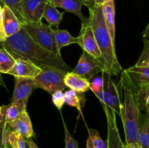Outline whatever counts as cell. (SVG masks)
Masks as SVG:
<instances>
[{
  "instance_id": "7c38bea8",
  "label": "cell",
  "mask_w": 149,
  "mask_h": 148,
  "mask_svg": "<svg viewBox=\"0 0 149 148\" xmlns=\"http://www.w3.org/2000/svg\"><path fill=\"white\" fill-rule=\"evenodd\" d=\"M104 110L107 120L108 136L107 148H125V144L122 142L119 135V129L116 124V113L109 107L102 105Z\"/></svg>"
},
{
  "instance_id": "f35d334b",
  "label": "cell",
  "mask_w": 149,
  "mask_h": 148,
  "mask_svg": "<svg viewBox=\"0 0 149 148\" xmlns=\"http://www.w3.org/2000/svg\"><path fill=\"white\" fill-rule=\"evenodd\" d=\"M1 106H0V115H1Z\"/></svg>"
},
{
  "instance_id": "f1b7e54d",
  "label": "cell",
  "mask_w": 149,
  "mask_h": 148,
  "mask_svg": "<svg viewBox=\"0 0 149 148\" xmlns=\"http://www.w3.org/2000/svg\"><path fill=\"white\" fill-rule=\"evenodd\" d=\"M61 115V118H62L63 122V126L64 132H65V148H79L78 143L77 141L75 140L72 135L70 133L69 131H68V126H66L65 120H64L62 112L60 111Z\"/></svg>"
},
{
  "instance_id": "277c9868",
  "label": "cell",
  "mask_w": 149,
  "mask_h": 148,
  "mask_svg": "<svg viewBox=\"0 0 149 148\" xmlns=\"http://www.w3.org/2000/svg\"><path fill=\"white\" fill-rule=\"evenodd\" d=\"M31 39L46 50L61 57V50L58 49L54 36L53 29L42 22H25L21 24Z\"/></svg>"
},
{
  "instance_id": "44dd1931",
  "label": "cell",
  "mask_w": 149,
  "mask_h": 148,
  "mask_svg": "<svg viewBox=\"0 0 149 148\" xmlns=\"http://www.w3.org/2000/svg\"><path fill=\"white\" fill-rule=\"evenodd\" d=\"M63 12H60L56 7L49 4L48 1L46 3L42 17H44L47 22H48L50 27L55 26L58 28L61 20H63Z\"/></svg>"
},
{
  "instance_id": "cb8c5ba5",
  "label": "cell",
  "mask_w": 149,
  "mask_h": 148,
  "mask_svg": "<svg viewBox=\"0 0 149 148\" xmlns=\"http://www.w3.org/2000/svg\"><path fill=\"white\" fill-rule=\"evenodd\" d=\"M136 98L140 110L149 111V83L140 86L136 90Z\"/></svg>"
},
{
  "instance_id": "f546056e",
  "label": "cell",
  "mask_w": 149,
  "mask_h": 148,
  "mask_svg": "<svg viewBox=\"0 0 149 148\" xmlns=\"http://www.w3.org/2000/svg\"><path fill=\"white\" fill-rule=\"evenodd\" d=\"M52 101L54 105L58 109V110L61 111V109L65 104V97H64V92L63 90H58L52 93Z\"/></svg>"
},
{
  "instance_id": "d4e9b609",
  "label": "cell",
  "mask_w": 149,
  "mask_h": 148,
  "mask_svg": "<svg viewBox=\"0 0 149 148\" xmlns=\"http://www.w3.org/2000/svg\"><path fill=\"white\" fill-rule=\"evenodd\" d=\"M26 105L17 102H11L9 105H4V108L7 123H10L17 118L22 112L26 110Z\"/></svg>"
},
{
  "instance_id": "4fadbf2b",
  "label": "cell",
  "mask_w": 149,
  "mask_h": 148,
  "mask_svg": "<svg viewBox=\"0 0 149 148\" xmlns=\"http://www.w3.org/2000/svg\"><path fill=\"white\" fill-rule=\"evenodd\" d=\"M7 126L10 130L17 132L26 139L34 136L31 120L26 110L22 112L14 120L7 123Z\"/></svg>"
},
{
  "instance_id": "ac0fdd59",
  "label": "cell",
  "mask_w": 149,
  "mask_h": 148,
  "mask_svg": "<svg viewBox=\"0 0 149 148\" xmlns=\"http://www.w3.org/2000/svg\"><path fill=\"white\" fill-rule=\"evenodd\" d=\"M105 23L109 32L112 41L115 43L116 26H115V3L114 0H111L101 6Z\"/></svg>"
},
{
  "instance_id": "e575fe53",
  "label": "cell",
  "mask_w": 149,
  "mask_h": 148,
  "mask_svg": "<svg viewBox=\"0 0 149 148\" xmlns=\"http://www.w3.org/2000/svg\"><path fill=\"white\" fill-rule=\"evenodd\" d=\"M80 1H81V3L83 4V5L87 6V8L88 9L91 8L92 7H93V6H94L93 0H80Z\"/></svg>"
},
{
  "instance_id": "83f0119b",
  "label": "cell",
  "mask_w": 149,
  "mask_h": 148,
  "mask_svg": "<svg viewBox=\"0 0 149 148\" xmlns=\"http://www.w3.org/2000/svg\"><path fill=\"white\" fill-rule=\"evenodd\" d=\"M22 1L23 0H0L1 4L7 6L13 12L15 15L17 17L21 24L23 23V18L22 16L21 10H20V4H21Z\"/></svg>"
},
{
  "instance_id": "2e32d148",
  "label": "cell",
  "mask_w": 149,
  "mask_h": 148,
  "mask_svg": "<svg viewBox=\"0 0 149 148\" xmlns=\"http://www.w3.org/2000/svg\"><path fill=\"white\" fill-rule=\"evenodd\" d=\"M90 80L79 76L73 72H67L64 77V84L70 89L78 93H85L90 89Z\"/></svg>"
},
{
  "instance_id": "ab89813d",
  "label": "cell",
  "mask_w": 149,
  "mask_h": 148,
  "mask_svg": "<svg viewBox=\"0 0 149 148\" xmlns=\"http://www.w3.org/2000/svg\"><path fill=\"white\" fill-rule=\"evenodd\" d=\"M0 5H1V2H0Z\"/></svg>"
},
{
  "instance_id": "836d02e7",
  "label": "cell",
  "mask_w": 149,
  "mask_h": 148,
  "mask_svg": "<svg viewBox=\"0 0 149 148\" xmlns=\"http://www.w3.org/2000/svg\"><path fill=\"white\" fill-rule=\"evenodd\" d=\"M93 1L94 6H95V7H101L103 4L111 1V0H93Z\"/></svg>"
},
{
  "instance_id": "8d00e7d4",
  "label": "cell",
  "mask_w": 149,
  "mask_h": 148,
  "mask_svg": "<svg viewBox=\"0 0 149 148\" xmlns=\"http://www.w3.org/2000/svg\"><path fill=\"white\" fill-rule=\"evenodd\" d=\"M125 148H141L139 145H125Z\"/></svg>"
},
{
  "instance_id": "3957f363",
  "label": "cell",
  "mask_w": 149,
  "mask_h": 148,
  "mask_svg": "<svg viewBox=\"0 0 149 148\" xmlns=\"http://www.w3.org/2000/svg\"><path fill=\"white\" fill-rule=\"evenodd\" d=\"M120 86L123 90V102L120 107V117L123 123L126 145H138V131L141 110L138 105L136 90L125 74L121 73Z\"/></svg>"
},
{
  "instance_id": "484cf974",
  "label": "cell",
  "mask_w": 149,
  "mask_h": 148,
  "mask_svg": "<svg viewBox=\"0 0 149 148\" xmlns=\"http://www.w3.org/2000/svg\"><path fill=\"white\" fill-rule=\"evenodd\" d=\"M88 131V138L86 148H107L106 142L100 137L97 130L90 129L87 126Z\"/></svg>"
},
{
  "instance_id": "4316f807",
  "label": "cell",
  "mask_w": 149,
  "mask_h": 148,
  "mask_svg": "<svg viewBox=\"0 0 149 148\" xmlns=\"http://www.w3.org/2000/svg\"><path fill=\"white\" fill-rule=\"evenodd\" d=\"M15 62V59L4 48H0V73L8 74Z\"/></svg>"
},
{
  "instance_id": "74e56055",
  "label": "cell",
  "mask_w": 149,
  "mask_h": 148,
  "mask_svg": "<svg viewBox=\"0 0 149 148\" xmlns=\"http://www.w3.org/2000/svg\"><path fill=\"white\" fill-rule=\"evenodd\" d=\"M4 148H11V147H10L9 146V145H6V146L4 147Z\"/></svg>"
},
{
  "instance_id": "ffe728a7",
  "label": "cell",
  "mask_w": 149,
  "mask_h": 148,
  "mask_svg": "<svg viewBox=\"0 0 149 148\" xmlns=\"http://www.w3.org/2000/svg\"><path fill=\"white\" fill-rule=\"evenodd\" d=\"M83 94L84 93H78L77 91L69 89L64 92V97H65V104L76 107L80 115H81V117L84 119L82 113V106L84 105L85 100H84Z\"/></svg>"
},
{
  "instance_id": "8fae6325",
  "label": "cell",
  "mask_w": 149,
  "mask_h": 148,
  "mask_svg": "<svg viewBox=\"0 0 149 148\" xmlns=\"http://www.w3.org/2000/svg\"><path fill=\"white\" fill-rule=\"evenodd\" d=\"M47 0H23L20 4L23 23L42 22Z\"/></svg>"
},
{
  "instance_id": "52a82bcc",
  "label": "cell",
  "mask_w": 149,
  "mask_h": 148,
  "mask_svg": "<svg viewBox=\"0 0 149 148\" xmlns=\"http://www.w3.org/2000/svg\"><path fill=\"white\" fill-rule=\"evenodd\" d=\"M103 78V89L95 96L100 100L102 105L109 107L115 112L116 114L120 116V107L122 104L119 88L116 83L111 78V75H109L106 71L101 72Z\"/></svg>"
},
{
  "instance_id": "30bf717a",
  "label": "cell",
  "mask_w": 149,
  "mask_h": 148,
  "mask_svg": "<svg viewBox=\"0 0 149 148\" xmlns=\"http://www.w3.org/2000/svg\"><path fill=\"white\" fill-rule=\"evenodd\" d=\"M15 88L11 102H17L27 106L31 94L36 89L33 78L15 77Z\"/></svg>"
},
{
  "instance_id": "4dcf8cb0",
  "label": "cell",
  "mask_w": 149,
  "mask_h": 148,
  "mask_svg": "<svg viewBox=\"0 0 149 148\" xmlns=\"http://www.w3.org/2000/svg\"><path fill=\"white\" fill-rule=\"evenodd\" d=\"M7 127V123L6 122L5 113H4V106H1V115H0V148H4V131Z\"/></svg>"
},
{
  "instance_id": "6da1fadb",
  "label": "cell",
  "mask_w": 149,
  "mask_h": 148,
  "mask_svg": "<svg viewBox=\"0 0 149 148\" xmlns=\"http://www.w3.org/2000/svg\"><path fill=\"white\" fill-rule=\"evenodd\" d=\"M0 45L15 59L31 61L39 67L49 65L65 72H69L71 68L62 57L35 43L23 28L20 29L15 34L7 37L4 41L0 43Z\"/></svg>"
},
{
  "instance_id": "ba28073f",
  "label": "cell",
  "mask_w": 149,
  "mask_h": 148,
  "mask_svg": "<svg viewBox=\"0 0 149 148\" xmlns=\"http://www.w3.org/2000/svg\"><path fill=\"white\" fill-rule=\"evenodd\" d=\"M77 39H78L77 44H79L82 48L83 51L97 59L103 65L101 52L96 43L94 33H93V29L90 26L88 17H87L85 21L81 23L80 34L77 37Z\"/></svg>"
},
{
  "instance_id": "d590c367",
  "label": "cell",
  "mask_w": 149,
  "mask_h": 148,
  "mask_svg": "<svg viewBox=\"0 0 149 148\" xmlns=\"http://www.w3.org/2000/svg\"><path fill=\"white\" fill-rule=\"evenodd\" d=\"M27 145L29 148H39V147L35 144L31 139H27Z\"/></svg>"
},
{
  "instance_id": "d6986e66",
  "label": "cell",
  "mask_w": 149,
  "mask_h": 148,
  "mask_svg": "<svg viewBox=\"0 0 149 148\" xmlns=\"http://www.w3.org/2000/svg\"><path fill=\"white\" fill-rule=\"evenodd\" d=\"M138 143L141 148H149V111L140 114Z\"/></svg>"
},
{
  "instance_id": "9a60e30c",
  "label": "cell",
  "mask_w": 149,
  "mask_h": 148,
  "mask_svg": "<svg viewBox=\"0 0 149 148\" xmlns=\"http://www.w3.org/2000/svg\"><path fill=\"white\" fill-rule=\"evenodd\" d=\"M2 18L6 38L15 34L22 28L20 22L15 15L13 12L7 6L2 5Z\"/></svg>"
},
{
  "instance_id": "9c48e42d",
  "label": "cell",
  "mask_w": 149,
  "mask_h": 148,
  "mask_svg": "<svg viewBox=\"0 0 149 148\" xmlns=\"http://www.w3.org/2000/svg\"><path fill=\"white\" fill-rule=\"evenodd\" d=\"M103 71H105L103 65L97 59L83 51L77 65L71 72L83 78L91 80L96 74Z\"/></svg>"
},
{
  "instance_id": "d6a6232c",
  "label": "cell",
  "mask_w": 149,
  "mask_h": 148,
  "mask_svg": "<svg viewBox=\"0 0 149 148\" xmlns=\"http://www.w3.org/2000/svg\"><path fill=\"white\" fill-rule=\"evenodd\" d=\"M6 36L4 32V26H3L2 18V6L0 5V43L6 40Z\"/></svg>"
},
{
  "instance_id": "60d3db41",
  "label": "cell",
  "mask_w": 149,
  "mask_h": 148,
  "mask_svg": "<svg viewBox=\"0 0 149 148\" xmlns=\"http://www.w3.org/2000/svg\"><path fill=\"white\" fill-rule=\"evenodd\" d=\"M27 148H29V147H27Z\"/></svg>"
},
{
  "instance_id": "1f68e13d",
  "label": "cell",
  "mask_w": 149,
  "mask_h": 148,
  "mask_svg": "<svg viewBox=\"0 0 149 148\" xmlns=\"http://www.w3.org/2000/svg\"><path fill=\"white\" fill-rule=\"evenodd\" d=\"M91 80L92 82L90 83V89L95 94L103 89V78L102 77H95Z\"/></svg>"
},
{
  "instance_id": "7a4b0ae2",
  "label": "cell",
  "mask_w": 149,
  "mask_h": 148,
  "mask_svg": "<svg viewBox=\"0 0 149 148\" xmlns=\"http://www.w3.org/2000/svg\"><path fill=\"white\" fill-rule=\"evenodd\" d=\"M89 12L88 20L101 52L105 71L111 76L119 75L123 70L116 57L115 43L112 41L106 27L102 7L93 6L89 9Z\"/></svg>"
},
{
  "instance_id": "5bb4252c",
  "label": "cell",
  "mask_w": 149,
  "mask_h": 148,
  "mask_svg": "<svg viewBox=\"0 0 149 148\" xmlns=\"http://www.w3.org/2000/svg\"><path fill=\"white\" fill-rule=\"evenodd\" d=\"M42 71L39 66L31 61L22 59H15V62L11 71L8 73L15 77L33 78Z\"/></svg>"
},
{
  "instance_id": "5b68a950",
  "label": "cell",
  "mask_w": 149,
  "mask_h": 148,
  "mask_svg": "<svg viewBox=\"0 0 149 148\" xmlns=\"http://www.w3.org/2000/svg\"><path fill=\"white\" fill-rule=\"evenodd\" d=\"M42 71L33 78L36 88H40L52 94L58 90L63 91L66 86L64 84V77L67 72L49 65L40 66Z\"/></svg>"
},
{
  "instance_id": "7402d4cb",
  "label": "cell",
  "mask_w": 149,
  "mask_h": 148,
  "mask_svg": "<svg viewBox=\"0 0 149 148\" xmlns=\"http://www.w3.org/2000/svg\"><path fill=\"white\" fill-rule=\"evenodd\" d=\"M4 147L9 145L11 148H27L25 138L18 133L10 130L7 126L4 131Z\"/></svg>"
},
{
  "instance_id": "8992f818",
  "label": "cell",
  "mask_w": 149,
  "mask_h": 148,
  "mask_svg": "<svg viewBox=\"0 0 149 148\" xmlns=\"http://www.w3.org/2000/svg\"><path fill=\"white\" fill-rule=\"evenodd\" d=\"M143 42V49L136 64L122 71L135 90L142 84L149 83V40Z\"/></svg>"
},
{
  "instance_id": "603a6c76",
  "label": "cell",
  "mask_w": 149,
  "mask_h": 148,
  "mask_svg": "<svg viewBox=\"0 0 149 148\" xmlns=\"http://www.w3.org/2000/svg\"><path fill=\"white\" fill-rule=\"evenodd\" d=\"M53 33L55 42L60 50L63 46H68L71 44H78L77 37L71 36L67 30H60L58 28L53 29Z\"/></svg>"
},
{
  "instance_id": "e0dca14e",
  "label": "cell",
  "mask_w": 149,
  "mask_h": 148,
  "mask_svg": "<svg viewBox=\"0 0 149 148\" xmlns=\"http://www.w3.org/2000/svg\"><path fill=\"white\" fill-rule=\"evenodd\" d=\"M55 7H61L65 11L71 12L79 17L81 23L84 22L87 17L83 15L81 7L83 4L80 0H47Z\"/></svg>"
}]
</instances>
